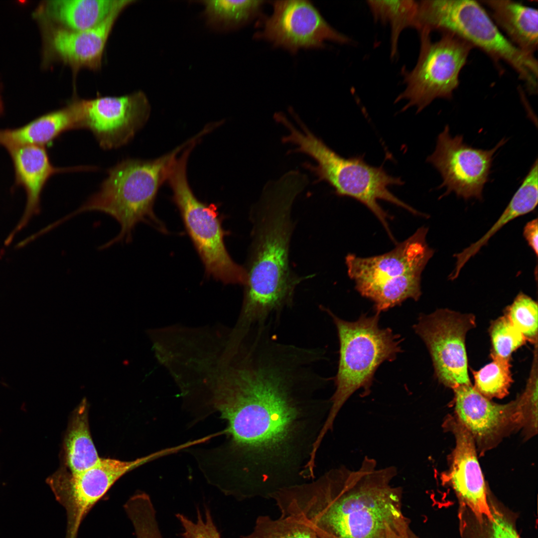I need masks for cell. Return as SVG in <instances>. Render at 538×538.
<instances>
[{
	"label": "cell",
	"mask_w": 538,
	"mask_h": 538,
	"mask_svg": "<svg viewBox=\"0 0 538 538\" xmlns=\"http://www.w3.org/2000/svg\"><path fill=\"white\" fill-rule=\"evenodd\" d=\"M491 509L493 518L488 538H521L510 519L494 507Z\"/></svg>",
	"instance_id": "cell-33"
},
{
	"label": "cell",
	"mask_w": 538,
	"mask_h": 538,
	"mask_svg": "<svg viewBox=\"0 0 538 538\" xmlns=\"http://www.w3.org/2000/svg\"><path fill=\"white\" fill-rule=\"evenodd\" d=\"M203 15L212 29L225 32L239 28L259 15L264 1L204 0Z\"/></svg>",
	"instance_id": "cell-25"
},
{
	"label": "cell",
	"mask_w": 538,
	"mask_h": 538,
	"mask_svg": "<svg viewBox=\"0 0 538 538\" xmlns=\"http://www.w3.org/2000/svg\"><path fill=\"white\" fill-rule=\"evenodd\" d=\"M83 128L89 130L101 147L111 149L129 142L147 122L150 107L137 92L122 96L82 100Z\"/></svg>",
	"instance_id": "cell-15"
},
{
	"label": "cell",
	"mask_w": 538,
	"mask_h": 538,
	"mask_svg": "<svg viewBox=\"0 0 538 538\" xmlns=\"http://www.w3.org/2000/svg\"><path fill=\"white\" fill-rule=\"evenodd\" d=\"M272 12L259 22L262 29L254 35L275 47L295 53L301 49H319L327 41L347 44L352 40L330 25L310 1L304 0L271 2Z\"/></svg>",
	"instance_id": "cell-13"
},
{
	"label": "cell",
	"mask_w": 538,
	"mask_h": 538,
	"mask_svg": "<svg viewBox=\"0 0 538 538\" xmlns=\"http://www.w3.org/2000/svg\"><path fill=\"white\" fill-rule=\"evenodd\" d=\"M13 166L15 186L22 187L26 193V202L19 222L6 239L12 241L14 235L23 229L31 218L40 211L42 191L48 179L55 174L71 171L95 169V167L78 166L59 168L51 163L45 147L20 145L6 148Z\"/></svg>",
	"instance_id": "cell-19"
},
{
	"label": "cell",
	"mask_w": 538,
	"mask_h": 538,
	"mask_svg": "<svg viewBox=\"0 0 538 538\" xmlns=\"http://www.w3.org/2000/svg\"><path fill=\"white\" fill-rule=\"evenodd\" d=\"M191 148H187L178 156L167 180L173 200L180 211L185 228L205 269L206 274L225 284L245 285V268L232 260L226 249L217 207L199 200L187 179V162Z\"/></svg>",
	"instance_id": "cell-9"
},
{
	"label": "cell",
	"mask_w": 538,
	"mask_h": 538,
	"mask_svg": "<svg viewBox=\"0 0 538 538\" xmlns=\"http://www.w3.org/2000/svg\"><path fill=\"white\" fill-rule=\"evenodd\" d=\"M313 348L255 332L214 373L199 400L201 420L226 423L223 443L198 449L206 479L225 493L251 487L271 493L313 477V451L330 406L322 394L331 379Z\"/></svg>",
	"instance_id": "cell-1"
},
{
	"label": "cell",
	"mask_w": 538,
	"mask_h": 538,
	"mask_svg": "<svg viewBox=\"0 0 538 538\" xmlns=\"http://www.w3.org/2000/svg\"><path fill=\"white\" fill-rule=\"evenodd\" d=\"M538 160H536L521 185L513 196L502 215L482 238L459 253L456 258L455 268L448 276L455 280L466 263L486 245L488 241L504 225L512 220L533 211L538 202Z\"/></svg>",
	"instance_id": "cell-22"
},
{
	"label": "cell",
	"mask_w": 538,
	"mask_h": 538,
	"mask_svg": "<svg viewBox=\"0 0 538 538\" xmlns=\"http://www.w3.org/2000/svg\"><path fill=\"white\" fill-rule=\"evenodd\" d=\"M122 0H50L45 4L44 12L57 25L71 30H83L102 22Z\"/></svg>",
	"instance_id": "cell-24"
},
{
	"label": "cell",
	"mask_w": 538,
	"mask_h": 538,
	"mask_svg": "<svg viewBox=\"0 0 538 538\" xmlns=\"http://www.w3.org/2000/svg\"><path fill=\"white\" fill-rule=\"evenodd\" d=\"M182 528L181 538H221L210 510L206 508L204 517L197 510L196 522L182 514L176 515Z\"/></svg>",
	"instance_id": "cell-32"
},
{
	"label": "cell",
	"mask_w": 538,
	"mask_h": 538,
	"mask_svg": "<svg viewBox=\"0 0 538 538\" xmlns=\"http://www.w3.org/2000/svg\"><path fill=\"white\" fill-rule=\"evenodd\" d=\"M505 138L490 150L468 145L462 135L452 137L446 125L437 137L434 152L426 159L440 173L442 182L439 188L445 187L441 196L454 192L465 200L483 199V191L488 181L493 156L506 142Z\"/></svg>",
	"instance_id": "cell-14"
},
{
	"label": "cell",
	"mask_w": 538,
	"mask_h": 538,
	"mask_svg": "<svg viewBox=\"0 0 538 538\" xmlns=\"http://www.w3.org/2000/svg\"><path fill=\"white\" fill-rule=\"evenodd\" d=\"M538 224L537 218L533 219L526 223L523 230V236L525 240L537 256L538 253Z\"/></svg>",
	"instance_id": "cell-34"
},
{
	"label": "cell",
	"mask_w": 538,
	"mask_h": 538,
	"mask_svg": "<svg viewBox=\"0 0 538 538\" xmlns=\"http://www.w3.org/2000/svg\"><path fill=\"white\" fill-rule=\"evenodd\" d=\"M445 426L452 432L455 439L448 472L450 484L460 499L470 509L480 523L484 518L490 522L493 516L477 460L475 442L457 419L450 417L445 421Z\"/></svg>",
	"instance_id": "cell-18"
},
{
	"label": "cell",
	"mask_w": 538,
	"mask_h": 538,
	"mask_svg": "<svg viewBox=\"0 0 538 538\" xmlns=\"http://www.w3.org/2000/svg\"><path fill=\"white\" fill-rule=\"evenodd\" d=\"M83 128L82 99L74 97L66 106L36 118L18 128L0 129V145L45 147L64 132Z\"/></svg>",
	"instance_id": "cell-20"
},
{
	"label": "cell",
	"mask_w": 538,
	"mask_h": 538,
	"mask_svg": "<svg viewBox=\"0 0 538 538\" xmlns=\"http://www.w3.org/2000/svg\"><path fill=\"white\" fill-rule=\"evenodd\" d=\"M301 174L290 171L266 184L255 210L253 240L247 280L237 322L247 326L278 320L291 307L296 286L302 279L289 266L293 229V202L307 185Z\"/></svg>",
	"instance_id": "cell-3"
},
{
	"label": "cell",
	"mask_w": 538,
	"mask_h": 538,
	"mask_svg": "<svg viewBox=\"0 0 538 538\" xmlns=\"http://www.w3.org/2000/svg\"><path fill=\"white\" fill-rule=\"evenodd\" d=\"M2 112H3V106H2V103L1 100V99L0 98V116L2 114Z\"/></svg>",
	"instance_id": "cell-35"
},
{
	"label": "cell",
	"mask_w": 538,
	"mask_h": 538,
	"mask_svg": "<svg viewBox=\"0 0 538 538\" xmlns=\"http://www.w3.org/2000/svg\"><path fill=\"white\" fill-rule=\"evenodd\" d=\"M374 20L388 24L391 29V56L398 53L400 36L408 27H415L418 1L413 0H368Z\"/></svg>",
	"instance_id": "cell-26"
},
{
	"label": "cell",
	"mask_w": 538,
	"mask_h": 538,
	"mask_svg": "<svg viewBox=\"0 0 538 538\" xmlns=\"http://www.w3.org/2000/svg\"><path fill=\"white\" fill-rule=\"evenodd\" d=\"M493 361L474 372L475 389L488 399L505 397L513 382L509 360L492 357Z\"/></svg>",
	"instance_id": "cell-27"
},
{
	"label": "cell",
	"mask_w": 538,
	"mask_h": 538,
	"mask_svg": "<svg viewBox=\"0 0 538 538\" xmlns=\"http://www.w3.org/2000/svg\"><path fill=\"white\" fill-rule=\"evenodd\" d=\"M243 538H318L306 525L292 517L281 515L273 519L267 516L257 519L253 531Z\"/></svg>",
	"instance_id": "cell-28"
},
{
	"label": "cell",
	"mask_w": 538,
	"mask_h": 538,
	"mask_svg": "<svg viewBox=\"0 0 538 538\" xmlns=\"http://www.w3.org/2000/svg\"><path fill=\"white\" fill-rule=\"evenodd\" d=\"M490 335L492 346V357L510 360L513 352L526 341L524 336L513 325L507 315L492 323Z\"/></svg>",
	"instance_id": "cell-30"
},
{
	"label": "cell",
	"mask_w": 538,
	"mask_h": 538,
	"mask_svg": "<svg viewBox=\"0 0 538 538\" xmlns=\"http://www.w3.org/2000/svg\"><path fill=\"white\" fill-rule=\"evenodd\" d=\"M419 32H448L485 52L497 64L510 65L530 94L537 92L538 66L534 55L512 44L479 1L423 0L418 1L415 28Z\"/></svg>",
	"instance_id": "cell-7"
},
{
	"label": "cell",
	"mask_w": 538,
	"mask_h": 538,
	"mask_svg": "<svg viewBox=\"0 0 538 538\" xmlns=\"http://www.w3.org/2000/svg\"><path fill=\"white\" fill-rule=\"evenodd\" d=\"M526 391L518 400L522 418V427L529 435L538 430V377L534 370Z\"/></svg>",
	"instance_id": "cell-31"
},
{
	"label": "cell",
	"mask_w": 538,
	"mask_h": 538,
	"mask_svg": "<svg viewBox=\"0 0 538 538\" xmlns=\"http://www.w3.org/2000/svg\"><path fill=\"white\" fill-rule=\"evenodd\" d=\"M331 317L339 342L338 370L333 379L335 391L330 397L331 406L318 436L322 442L333 430L337 415L348 399L362 389V397L369 395L377 369L385 361L395 360L402 351L403 340L390 328L379 326V313L372 316L361 315L349 322L342 319L330 309L322 307Z\"/></svg>",
	"instance_id": "cell-6"
},
{
	"label": "cell",
	"mask_w": 538,
	"mask_h": 538,
	"mask_svg": "<svg viewBox=\"0 0 538 538\" xmlns=\"http://www.w3.org/2000/svg\"><path fill=\"white\" fill-rule=\"evenodd\" d=\"M427 228L420 227L382 255L366 258L347 255L348 275L359 293L373 302L376 312L387 311L407 299H419L421 275L434 252L427 243Z\"/></svg>",
	"instance_id": "cell-8"
},
{
	"label": "cell",
	"mask_w": 538,
	"mask_h": 538,
	"mask_svg": "<svg viewBox=\"0 0 538 538\" xmlns=\"http://www.w3.org/2000/svg\"><path fill=\"white\" fill-rule=\"evenodd\" d=\"M453 390L457 419L482 449L494 446L509 430L522 426L517 400L506 404L493 403L471 384Z\"/></svg>",
	"instance_id": "cell-16"
},
{
	"label": "cell",
	"mask_w": 538,
	"mask_h": 538,
	"mask_svg": "<svg viewBox=\"0 0 538 538\" xmlns=\"http://www.w3.org/2000/svg\"><path fill=\"white\" fill-rule=\"evenodd\" d=\"M475 326L472 314L440 309L420 315L413 326L429 352L435 376L446 387L453 389L471 384L465 338Z\"/></svg>",
	"instance_id": "cell-12"
},
{
	"label": "cell",
	"mask_w": 538,
	"mask_h": 538,
	"mask_svg": "<svg viewBox=\"0 0 538 538\" xmlns=\"http://www.w3.org/2000/svg\"><path fill=\"white\" fill-rule=\"evenodd\" d=\"M134 1L123 0L102 22L88 29L74 30L55 24L51 25L47 34L51 53L57 60L71 68L74 76L81 69H99L115 21L122 10Z\"/></svg>",
	"instance_id": "cell-17"
},
{
	"label": "cell",
	"mask_w": 538,
	"mask_h": 538,
	"mask_svg": "<svg viewBox=\"0 0 538 538\" xmlns=\"http://www.w3.org/2000/svg\"><path fill=\"white\" fill-rule=\"evenodd\" d=\"M377 465L366 456L357 470L334 468L271 498L281 515L303 523L318 538H418L402 512V487L391 484L397 468Z\"/></svg>",
	"instance_id": "cell-2"
},
{
	"label": "cell",
	"mask_w": 538,
	"mask_h": 538,
	"mask_svg": "<svg viewBox=\"0 0 538 538\" xmlns=\"http://www.w3.org/2000/svg\"><path fill=\"white\" fill-rule=\"evenodd\" d=\"M433 42L430 33H419L420 46L414 67L404 74V88L396 102H406L404 110L414 107L419 112L434 100L450 99L459 84V75L473 47L448 32Z\"/></svg>",
	"instance_id": "cell-10"
},
{
	"label": "cell",
	"mask_w": 538,
	"mask_h": 538,
	"mask_svg": "<svg viewBox=\"0 0 538 538\" xmlns=\"http://www.w3.org/2000/svg\"><path fill=\"white\" fill-rule=\"evenodd\" d=\"M296 121L300 128H296L291 122H286L284 127L289 133L281 140L296 146L289 153H302L314 160L315 165L307 162L303 164L316 177L314 183L326 182L334 189L336 195L351 197L364 204L381 222L393 241L388 221L390 216L378 200L389 202L413 214L423 215L389 189L390 186L403 185L404 182L400 178L390 175L382 166L369 164L362 156H341L316 136L300 119Z\"/></svg>",
	"instance_id": "cell-5"
},
{
	"label": "cell",
	"mask_w": 538,
	"mask_h": 538,
	"mask_svg": "<svg viewBox=\"0 0 538 538\" xmlns=\"http://www.w3.org/2000/svg\"><path fill=\"white\" fill-rule=\"evenodd\" d=\"M190 143L188 140L154 159L127 158L118 163L108 169V176L99 190L60 222L88 211H99L111 216L118 222L120 230L115 238L100 247L101 249L131 242L135 226L140 222L166 232L153 212L154 202L159 187L167 180L177 155Z\"/></svg>",
	"instance_id": "cell-4"
},
{
	"label": "cell",
	"mask_w": 538,
	"mask_h": 538,
	"mask_svg": "<svg viewBox=\"0 0 538 538\" xmlns=\"http://www.w3.org/2000/svg\"><path fill=\"white\" fill-rule=\"evenodd\" d=\"M168 447L133 461L102 458L78 473L59 468L46 482L64 508L67 525L65 538H77L81 524L91 509L123 475L146 463L171 454Z\"/></svg>",
	"instance_id": "cell-11"
},
{
	"label": "cell",
	"mask_w": 538,
	"mask_h": 538,
	"mask_svg": "<svg viewBox=\"0 0 538 538\" xmlns=\"http://www.w3.org/2000/svg\"><path fill=\"white\" fill-rule=\"evenodd\" d=\"M538 304L531 297L520 292L506 309V315L526 339L535 341L538 334Z\"/></svg>",
	"instance_id": "cell-29"
},
{
	"label": "cell",
	"mask_w": 538,
	"mask_h": 538,
	"mask_svg": "<svg viewBox=\"0 0 538 538\" xmlns=\"http://www.w3.org/2000/svg\"><path fill=\"white\" fill-rule=\"evenodd\" d=\"M490 16L506 38L522 51L534 55L538 44L537 9L511 0H486Z\"/></svg>",
	"instance_id": "cell-21"
},
{
	"label": "cell",
	"mask_w": 538,
	"mask_h": 538,
	"mask_svg": "<svg viewBox=\"0 0 538 538\" xmlns=\"http://www.w3.org/2000/svg\"><path fill=\"white\" fill-rule=\"evenodd\" d=\"M88 403L83 399L72 412L63 442L62 466L71 473L83 471L100 459L91 435Z\"/></svg>",
	"instance_id": "cell-23"
}]
</instances>
